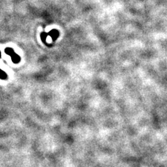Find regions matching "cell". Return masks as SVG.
Wrapping results in <instances>:
<instances>
[{"label":"cell","instance_id":"obj_1","mask_svg":"<svg viewBox=\"0 0 167 167\" xmlns=\"http://www.w3.org/2000/svg\"><path fill=\"white\" fill-rule=\"evenodd\" d=\"M4 52L6 54H7L11 56V59L14 63H18L20 61V57L18 54H16L13 50V49L11 48V47H7L5 49Z\"/></svg>","mask_w":167,"mask_h":167},{"label":"cell","instance_id":"obj_2","mask_svg":"<svg viewBox=\"0 0 167 167\" xmlns=\"http://www.w3.org/2000/svg\"><path fill=\"white\" fill-rule=\"evenodd\" d=\"M48 36H50L53 41H55L59 36V32L56 29H52L48 33Z\"/></svg>","mask_w":167,"mask_h":167},{"label":"cell","instance_id":"obj_3","mask_svg":"<svg viewBox=\"0 0 167 167\" xmlns=\"http://www.w3.org/2000/svg\"><path fill=\"white\" fill-rule=\"evenodd\" d=\"M47 36H48V34L46 32H42L41 34H40V38H41L42 41L43 43H46V38Z\"/></svg>","mask_w":167,"mask_h":167},{"label":"cell","instance_id":"obj_4","mask_svg":"<svg viewBox=\"0 0 167 167\" xmlns=\"http://www.w3.org/2000/svg\"><path fill=\"white\" fill-rule=\"evenodd\" d=\"M7 78V74L4 71L2 70L1 69H0V79L1 80H5Z\"/></svg>","mask_w":167,"mask_h":167},{"label":"cell","instance_id":"obj_5","mask_svg":"<svg viewBox=\"0 0 167 167\" xmlns=\"http://www.w3.org/2000/svg\"><path fill=\"white\" fill-rule=\"evenodd\" d=\"M1 57V52H0V58Z\"/></svg>","mask_w":167,"mask_h":167}]
</instances>
